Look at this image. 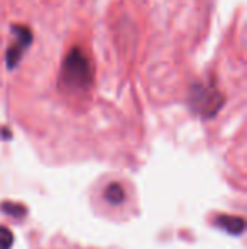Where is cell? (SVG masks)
I'll use <instances>...</instances> for the list:
<instances>
[{"label":"cell","instance_id":"obj_1","mask_svg":"<svg viewBox=\"0 0 247 249\" xmlns=\"http://www.w3.org/2000/svg\"><path fill=\"white\" fill-rule=\"evenodd\" d=\"M93 82V68L90 59L80 48H73L66 54L61 70V83L69 90L83 92Z\"/></svg>","mask_w":247,"mask_h":249},{"label":"cell","instance_id":"obj_2","mask_svg":"<svg viewBox=\"0 0 247 249\" xmlns=\"http://www.w3.org/2000/svg\"><path fill=\"white\" fill-rule=\"evenodd\" d=\"M225 104V97L215 83L195 82L188 92V105L191 112L200 115L201 119H212L218 114Z\"/></svg>","mask_w":247,"mask_h":249},{"label":"cell","instance_id":"obj_3","mask_svg":"<svg viewBox=\"0 0 247 249\" xmlns=\"http://www.w3.org/2000/svg\"><path fill=\"white\" fill-rule=\"evenodd\" d=\"M12 34H14V43L12 46H9V50L5 53V63L7 68L14 70L22 59L24 53L31 48L33 43V31L26 26H12Z\"/></svg>","mask_w":247,"mask_h":249},{"label":"cell","instance_id":"obj_4","mask_svg":"<svg viewBox=\"0 0 247 249\" xmlns=\"http://www.w3.org/2000/svg\"><path fill=\"white\" fill-rule=\"evenodd\" d=\"M215 226L224 229L231 236H241L246 229V222L242 217L237 215H218L215 219Z\"/></svg>","mask_w":247,"mask_h":249},{"label":"cell","instance_id":"obj_5","mask_svg":"<svg viewBox=\"0 0 247 249\" xmlns=\"http://www.w3.org/2000/svg\"><path fill=\"white\" fill-rule=\"evenodd\" d=\"M103 198H105V202L109 203V205H112V207L122 205V203L125 202V190H124V187L120 183H117V181H114V183H109L105 190H103Z\"/></svg>","mask_w":247,"mask_h":249},{"label":"cell","instance_id":"obj_6","mask_svg":"<svg viewBox=\"0 0 247 249\" xmlns=\"http://www.w3.org/2000/svg\"><path fill=\"white\" fill-rule=\"evenodd\" d=\"M14 246V234L9 227L0 226V249H12Z\"/></svg>","mask_w":247,"mask_h":249},{"label":"cell","instance_id":"obj_7","mask_svg":"<svg viewBox=\"0 0 247 249\" xmlns=\"http://www.w3.org/2000/svg\"><path fill=\"white\" fill-rule=\"evenodd\" d=\"M0 209H2L5 213H9V215H12V217H24V215H26V212H27L22 205H17V203H10V202L2 203V205H0Z\"/></svg>","mask_w":247,"mask_h":249}]
</instances>
